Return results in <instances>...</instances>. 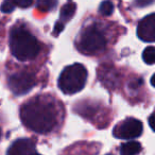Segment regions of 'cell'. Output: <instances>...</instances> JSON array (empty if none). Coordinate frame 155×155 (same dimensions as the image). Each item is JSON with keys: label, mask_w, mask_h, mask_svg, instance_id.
Returning <instances> with one entry per match:
<instances>
[{"label": "cell", "mask_w": 155, "mask_h": 155, "mask_svg": "<svg viewBox=\"0 0 155 155\" xmlns=\"http://www.w3.org/2000/svg\"><path fill=\"white\" fill-rule=\"evenodd\" d=\"M1 11L3 12V13H12V12L14 11V9H15V5H14L13 1L12 0H5L2 2V5H1Z\"/></svg>", "instance_id": "15"}, {"label": "cell", "mask_w": 155, "mask_h": 155, "mask_svg": "<svg viewBox=\"0 0 155 155\" xmlns=\"http://www.w3.org/2000/svg\"><path fill=\"white\" fill-rule=\"evenodd\" d=\"M20 118L24 125L31 131L46 134L51 132L58 123V110L52 101L37 97L21 106Z\"/></svg>", "instance_id": "1"}, {"label": "cell", "mask_w": 155, "mask_h": 155, "mask_svg": "<svg viewBox=\"0 0 155 155\" xmlns=\"http://www.w3.org/2000/svg\"><path fill=\"white\" fill-rule=\"evenodd\" d=\"M149 125L155 132V113H153L150 116V118H149Z\"/></svg>", "instance_id": "19"}, {"label": "cell", "mask_w": 155, "mask_h": 155, "mask_svg": "<svg viewBox=\"0 0 155 155\" xmlns=\"http://www.w3.org/2000/svg\"><path fill=\"white\" fill-rule=\"evenodd\" d=\"M78 49L84 54H96L106 47V38L100 29L91 26L82 32L77 44Z\"/></svg>", "instance_id": "4"}, {"label": "cell", "mask_w": 155, "mask_h": 155, "mask_svg": "<svg viewBox=\"0 0 155 155\" xmlns=\"http://www.w3.org/2000/svg\"><path fill=\"white\" fill-rule=\"evenodd\" d=\"M8 84L13 94L22 96L33 88L35 84V75L27 71L14 73L9 78Z\"/></svg>", "instance_id": "5"}, {"label": "cell", "mask_w": 155, "mask_h": 155, "mask_svg": "<svg viewBox=\"0 0 155 155\" xmlns=\"http://www.w3.org/2000/svg\"><path fill=\"white\" fill-rule=\"evenodd\" d=\"M87 81V70L82 64L67 66L58 78V87L66 95H73L84 88Z\"/></svg>", "instance_id": "3"}, {"label": "cell", "mask_w": 155, "mask_h": 155, "mask_svg": "<svg viewBox=\"0 0 155 155\" xmlns=\"http://www.w3.org/2000/svg\"><path fill=\"white\" fill-rule=\"evenodd\" d=\"M58 5V0H37L36 7L41 12H49L55 9Z\"/></svg>", "instance_id": "12"}, {"label": "cell", "mask_w": 155, "mask_h": 155, "mask_svg": "<svg viewBox=\"0 0 155 155\" xmlns=\"http://www.w3.org/2000/svg\"><path fill=\"white\" fill-rule=\"evenodd\" d=\"M106 155H113V154H110H110H106Z\"/></svg>", "instance_id": "23"}, {"label": "cell", "mask_w": 155, "mask_h": 155, "mask_svg": "<svg viewBox=\"0 0 155 155\" xmlns=\"http://www.w3.org/2000/svg\"><path fill=\"white\" fill-rule=\"evenodd\" d=\"M142 133V123L135 118H127L117 124L113 131L114 137L119 139H133Z\"/></svg>", "instance_id": "6"}, {"label": "cell", "mask_w": 155, "mask_h": 155, "mask_svg": "<svg viewBox=\"0 0 155 155\" xmlns=\"http://www.w3.org/2000/svg\"><path fill=\"white\" fill-rule=\"evenodd\" d=\"M75 10H77V5H75V3L72 2V1H68V2H67L66 5L62 8V10H61L60 21H62L63 24L69 21V20L73 17V15H74Z\"/></svg>", "instance_id": "10"}, {"label": "cell", "mask_w": 155, "mask_h": 155, "mask_svg": "<svg viewBox=\"0 0 155 155\" xmlns=\"http://www.w3.org/2000/svg\"><path fill=\"white\" fill-rule=\"evenodd\" d=\"M15 7L22 8V9H27L30 8L33 5V0H12Z\"/></svg>", "instance_id": "16"}, {"label": "cell", "mask_w": 155, "mask_h": 155, "mask_svg": "<svg viewBox=\"0 0 155 155\" xmlns=\"http://www.w3.org/2000/svg\"><path fill=\"white\" fill-rule=\"evenodd\" d=\"M151 84H152V86L155 87V73L152 75V78H151Z\"/></svg>", "instance_id": "20"}, {"label": "cell", "mask_w": 155, "mask_h": 155, "mask_svg": "<svg viewBox=\"0 0 155 155\" xmlns=\"http://www.w3.org/2000/svg\"><path fill=\"white\" fill-rule=\"evenodd\" d=\"M32 155H39V154H37V153H34V154H32Z\"/></svg>", "instance_id": "22"}, {"label": "cell", "mask_w": 155, "mask_h": 155, "mask_svg": "<svg viewBox=\"0 0 155 155\" xmlns=\"http://www.w3.org/2000/svg\"><path fill=\"white\" fill-rule=\"evenodd\" d=\"M64 26L65 24H63L62 21H58L55 24V27H54V30H53V33L54 35H58L63 30H64Z\"/></svg>", "instance_id": "18"}, {"label": "cell", "mask_w": 155, "mask_h": 155, "mask_svg": "<svg viewBox=\"0 0 155 155\" xmlns=\"http://www.w3.org/2000/svg\"><path fill=\"white\" fill-rule=\"evenodd\" d=\"M1 135H2V132H1V130H0V138H1Z\"/></svg>", "instance_id": "21"}, {"label": "cell", "mask_w": 155, "mask_h": 155, "mask_svg": "<svg viewBox=\"0 0 155 155\" xmlns=\"http://www.w3.org/2000/svg\"><path fill=\"white\" fill-rule=\"evenodd\" d=\"M154 2V0H135V5L139 8H144L148 5H152Z\"/></svg>", "instance_id": "17"}, {"label": "cell", "mask_w": 155, "mask_h": 155, "mask_svg": "<svg viewBox=\"0 0 155 155\" xmlns=\"http://www.w3.org/2000/svg\"><path fill=\"white\" fill-rule=\"evenodd\" d=\"M36 153V146L33 139L21 138L10 147L7 155H32Z\"/></svg>", "instance_id": "8"}, {"label": "cell", "mask_w": 155, "mask_h": 155, "mask_svg": "<svg viewBox=\"0 0 155 155\" xmlns=\"http://www.w3.org/2000/svg\"><path fill=\"white\" fill-rule=\"evenodd\" d=\"M137 35L141 41H155V13L143 17L137 27Z\"/></svg>", "instance_id": "7"}, {"label": "cell", "mask_w": 155, "mask_h": 155, "mask_svg": "<svg viewBox=\"0 0 155 155\" xmlns=\"http://www.w3.org/2000/svg\"><path fill=\"white\" fill-rule=\"evenodd\" d=\"M12 54L19 61L34 60L41 51V45L36 37L22 27H15L10 36Z\"/></svg>", "instance_id": "2"}, {"label": "cell", "mask_w": 155, "mask_h": 155, "mask_svg": "<svg viewBox=\"0 0 155 155\" xmlns=\"http://www.w3.org/2000/svg\"><path fill=\"white\" fill-rule=\"evenodd\" d=\"M141 151V144L138 141H129L120 148V155H137Z\"/></svg>", "instance_id": "11"}, {"label": "cell", "mask_w": 155, "mask_h": 155, "mask_svg": "<svg viewBox=\"0 0 155 155\" xmlns=\"http://www.w3.org/2000/svg\"><path fill=\"white\" fill-rule=\"evenodd\" d=\"M142 60L148 65L155 64V47H147L142 52Z\"/></svg>", "instance_id": "13"}, {"label": "cell", "mask_w": 155, "mask_h": 155, "mask_svg": "<svg viewBox=\"0 0 155 155\" xmlns=\"http://www.w3.org/2000/svg\"><path fill=\"white\" fill-rule=\"evenodd\" d=\"M99 79L107 88L114 89L119 83V73L113 66L104 65L99 68Z\"/></svg>", "instance_id": "9"}, {"label": "cell", "mask_w": 155, "mask_h": 155, "mask_svg": "<svg viewBox=\"0 0 155 155\" xmlns=\"http://www.w3.org/2000/svg\"><path fill=\"white\" fill-rule=\"evenodd\" d=\"M113 11H114V5L110 1H108V0L103 1L99 7L100 14L103 16H110L113 13Z\"/></svg>", "instance_id": "14"}]
</instances>
